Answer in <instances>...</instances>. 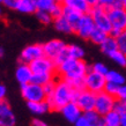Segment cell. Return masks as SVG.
<instances>
[{
	"label": "cell",
	"instance_id": "e0dca14e",
	"mask_svg": "<svg viewBox=\"0 0 126 126\" xmlns=\"http://www.w3.org/2000/svg\"><path fill=\"white\" fill-rule=\"evenodd\" d=\"M60 2L63 6L75 9V11L80 12L81 14H87L92 9V7L88 5L86 0H61Z\"/></svg>",
	"mask_w": 126,
	"mask_h": 126
},
{
	"label": "cell",
	"instance_id": "bcb514c9",
	"mask_svg": "<svg viewBox=\"0 0 126 126\" xmlns=\"http://www.w3.org/2000/svg\"><path fill=\"white\" fill-rule=\"evenodd\" d=\"M122 6H123V7H124V8H125V9H126V0H125V1H124V2H123V5H122Z\"/></svg>",
	"mask_w": 126,
	"mask_h": 126
},
{
	"label": "cell",
	"instance_id": "52a82bcc",
	"mask_svg": "<svg viewBox=\"0 0 126 126\" xmlns=\"http://www.w3.org/2000/svg\"><path fill=\"white\" fill-rule=\"evenodd\" d=\"M116 102H117V97L108 94L107 92H101L96 94L95 111L103 117L108 112L113 110Z\"/></svg>",
	"mask_w": 126,
	"mask_h": 126
},
{
	"label": "cell",
	"instance_id": "d6a6232c",
	"mask_svg": "<svg viewBox=\"0 0 126 126\" xmlns=\"http://www.w3.org/2000/svg\"><path fill=\"white\" fill-rule=\"evenodd\" d=\"M117 43H118L119 50L126 53V32H123L119 36H117Z\"/></svg>",
	"mask_w": 126,
	"mask_h": 126
},
{
	"label": "cell",
	"instance_id": "83f0119b",
	"mask_svg": "<svg viewBox=\"0 0 126 126\" xmlns=\"http://www.w3.org/2000/svg\"><path fill=\"white\" fill-rule=\"evenodd\" d=\"M54 80V74H34L32 82L41 86H45L47 82Z\"/></svg>",
	"mask_w": 126,
	"mask_h": 126
},
{
	"label": "cell",
	"instance_id": "7c38bea8",
	"mask_svg": "<svg viewBox=\"0 0 126 126\" xmlns=\"http://www.w3.org/2000/svg\"><path fill=\"white\" fill-rule=\"evenodd\" d=\"M66 46H67V44L63 39H59V38L50 39V41H47V42H45L43 44L44 56L49 57L52 60H56L65 51Z\"/></svg>",
	"mask_w": 126,
	"mask_h": 126
},
{
	"label": "cell",
	"instance_id": "9a60e30c",
	"mask_svg": "<svg viewBox=\"0 0 126 126\" xmlns=\"http://www.w3.org/2000/svg\"><path fill=\"white\" fill-rule=\"evenodd\" d=\"M60 112H61V115H63V117L66 119V122L71 123V124H74L81 116L83 115V112L80 109V107L74 101L61 108Z\"/></svg>",
	"mask_w": 126,
	"mask_h": 126
},
{
	"label": "cell",
	"instance_id": "8fae6325",
	"mask_svg": "<svg viewBox=\"0 0 126 126\" xmlns=\"http://www.w3.org/2000/svg\"><path fill=\"white\" fill-rule=\"evenodd\" d=\"M96 28L95 23H94V20H93L92 15L87 13V14H83L81 16L80 21L78 22V24L74 28V32L82 39H89L92 32L94 31V29Z\"/></svg>",
	"mask_w": 126,
	"mask_h": 126
},
{
	"label": "cell",
	"instance_id": "f546056e",
	"mask_svg": "<svg viewBox=\"0 0 126 126\" xmlns=\"http://www.w3.org/2000/svg\"><path fill=\"white\" fill-rule=\"evenodd\" d=\"M90 69L94 71V72H96V73L102 74V75H107V73L110 71L109 67H108L104 63H101V61H96V63H94V64L90 66Z\"/></svg>",
	"mask_w": 126,
	"mask_h": 126
},
{
	"label": "cell",
	"instance_id": "816d5d0a",
	"mask_svg": "<svg viewBox=\"0 0 126 126\" xmlns=\"http://www.w3.org/2000/svg\"><path fill=\"white\" fill-rule=\"evenodd\" d=\"M125 32H126V29H125Z\"/></svg>",
	"mask_w": 126,
	"mask_h": 126
},
{
	"label": "cell",
	"instance_id": "7bdbcfd3",
	"mask_svg": "<svg viewBox=\"0 0 126 126\" xmlns=\"http://www.w3.org/2000/svg\"><path fill=\"white\" fill-rule=\"evenodd\" d=\"M5 56V49L2 46H0V58H2Z\"/></svg>",
	"mask_w": 126,
	"mask_h": 126
},
{
	"label": "cell",
	"instance_id": "4316f807",
	"mask_svg": "<svg viewBox=\"0 0 126 126\" xmlns=\"http://www.w3.org/2000/svg\"><path fill=\"white\" fill-rule=\"evenodd\" d=\"M109 58H110L111 60L113 61L118 67H123V68L126 67V54L124 53L123 51H120V50H117V51L113 52Z\"/></svg>",
	"mask_w": 126,
	"mask_h": 126
},
{
	"label": "cell",
	"instance_id": "681fc988",
	"mask_svg": "<svg viewBox=\"0 0 126 126\" xmlns=\"http://www.w3.org/2000/svg\"><path fill=\"white\" fill-rule=\"evenodd\" d=\"M0 126H5V125H1V124H0Z\"/></svg>",
	"mask_w": 126,
	"mask_h": 126
},
{
	"label": "cell",
	"instance_id": "d4e9b609",
	"mask_svg": "<svg viewBox=\"0 0 126 126\" xmlns=\"http://www.w3.org/2000/svg\"><path fill=\"white\" fill-rule=\"evenodd\" d=\"M103 124L105 126H120V122H122V115H119L117 111L112 110L110 112H108L107 115H104L102 117Z\"/></svg>",
	"mask_w": 126,
	"mask_h": 126
},
{
	"label": "cell",
	"instance_id": "f907efd6",
	"mask_svg": "<svg viewBox=\"0 0 126 126\" xmlns=\"http://www.w3.org/2000/svg\"><path fill=\"white\" fill-rule=\"evenodd\" d=\"M124 102H125V104H126V101H124Z\"/></svg>",
	"mask_w": 126,
	"mask_h": 126
},
{
	"label": "cell",
	"instance_id": "c3c4849f",
	"mask_svg": "<svg viewBox=\"0 0 126 126\" xmlns=\"http://www.w3.org/2000/svg\"><path fill=\"white\" fill-rule=\"evenodd\" d=\"M101 126H105V125H104V124H102V125H101Z\"/></svg>",
	"mask_w": 126,
	"mask_h": 126
},
{
	"label": "cell",
	"instance_id": "ab89813d",
	"mask_svg": "<svg viewBox=\"0 0 126 126\" xmlns=\"http://www.w3.org/2000/svg\"><path fill=\"white\" fill-rule=\"evenodd\" d=\"M6 96H7V88H6L5 84L0 83V102H1V101H5V99H6Z\"/></svg>",
	"mask_w": 126,
	"mask_h": 126
},
{
	"label": "cell",
	"instance_id": "f5cc1de1",
	"mask_svg": "<svg viewBox=\"0 0 126 126\" xmlns=\"http://www.w3.org/2000/svg\"><path fill=\"white\" fill-rule=\"evenodd\" d=\"M125 54H126V53H125Z\"/></svg>",
	"mask_w": 126,
	"mask_h": 126
},
{
	"label": "cell",
	"instance_id": "f1b7e54d",
	"mask_svg": "<svg viewBox=\"0 0 126 126\" xmlns=\"http://www.w3.org/2000/svg\"><path fill=\"white\" fill-rule=\"evenodd\" d=\"M35 15H36V19L38 20L42 24L47 26V24H50V23H53V17H52V15L50 14L49 12L37 11L36 13H35Z\"/></svg>",
	"mask_w": 126,
	"mask_h": 126
},
{
	"label": "cell",
	"instance_id": "5bb4252c",
	"mask_svg": "<svg viewBox=\"0 0 126 126\" xmlns=\"http://www.w3.org/2000/svg\"><path fill=\"white\" fill-rule=\"evenodd\" d=\"M103 124L102 116L95 110L83 112V115L74 123V126H101Z\"/></svg>",
	"mask_w": 126,
	"mask_h": 126
},
{
	"label": "cell",
	"instance_id": "277c9868",
	"mask_svg": "<svg viewBox=\"0 0 126 126\" xmlns=\"http://www.w3.org/2000/svg\"><path fill=\"white\" fill-rule=\"evenodd\" d=\"M21 96L24 101L29 102H39V101H45L46 94L44 92V87L41 84L34 83H27L24 86H21Z\"/></svg>",
	"mask_w": 126,
	"mask_h": 126
},
{
	"label": "cell",
	"instance_id": "7402d4cb",
	"mask_svg": "<svg viewBox=\"0 0 126 126\" xmlns=\"http://www.w3.org/2000/svg\"><path fill=\"white\" fill-rule=\"evenodd\" d=\"M65 51L67 53V57L72 59H83L86 56L84 49L79 44H67Z\"/></svg>",
	"mask_w": 126,
	"mask_h": 126
},
{
	"label": "cell",
	"instance_id": "603a6c76",
	"mask_svg": "<svg viewBox=\"0 0 126 126\" xmlns=\"http://www.w3.org/2000/svg\"><path fill=\"white\" fill-rule=\"evenodd\" d=\"M105 79H107V82L109 83H113L116 86H122V84L126 83V78L125 75L120 73L119 71L117 69H110L109 72L107 73V75H105Z\"/></svg>",
	"mask_w": 126,
	"mask_h": 126
},
{
	"label": "cell",
	"instance_id": "8d00e7d4",
	"mask_svg": "<svg viewBox=\"0 0 126 126\" xmlns=\"http://www.w3.org/2000/svg\"><path fill=\"white\" fill-rule=\"evenodd\" d=\"M98 5L102 6L103 8H105V9H110L111 7H113V6L118 4H117V0H99Z\"/></svg>",
	"mask_w": 126,
	"mask_h": 126
},
{
	"label": "cell",
	"instance_id": "f35d334b",
	"mask_svg": "<svg viewBox=\"0 0 126 126\" xmlns=\"http://www.w3.org/2000/svg\"><path fill=\"white\" fill-rule=\"evenodd\" d=\"M31 126H49L45 120H43L41 118H35L31 120Z\"/></svg>",
	"mask_w": 126,
	"mask_h": 126
},
{
	"label": "cell",
	"instance_id": "2e32d148",
	"mask_svg": "<svg viewBox=\"0 0 126 126\" xmlns=\"http://www.w3.org/2000/svg\"><path fill=\"white\" fill-rule=\"evenodd\" d=\"M32 78H34V73L30 68V65L20 63L15 68V79L20 83V86H24L32 82Z\"/></svg>",
	"mask_w": 126,
	"mask_h": 126
},
{
	"label": "cell",
	"instance_id": "7a4b0ae2",
	"mask_svg": "<svg viewBox=\"0 0 126 126\" xmlns=\"http://www.w3.org/2000/svg\"><path fill=\"white\" fill-rule=\"evenodd\" d=\"M77 92L78 90H75L67 81L60 78L59 80H57L53 94L46 97V102L49 103L51 110L60 111L63 107L74 101Z\"/></svg>",
	"mask_w": 126,
	"mask_h": 126
},
{
	"label": "cell",
	"instance_id": "e575fe53",
	"mask_svg": "<svg viewBox=\"0 0 126 126\" xmlns=\"http://www.w3.org/2000/svg\"><path fill=\"white\" fill-rule=\"evenodd\" d=\"M20 0H2V6L8 9H12V11H16L17 8V5H19Z\"/></svg>",
	"mask_w": 126,
	"mask_h": 126
},
{
	"label": "cell",
	"instance_id": "484cf974",
	"mask_svg": "<svg viewBox=\"0 0 126 126\" xmlns=\"http://www.w3.org/2000/svg\"><path fill=\"white\" fill-rule=\"evenodd\" d=\"M110 34H108L105 31L101 30L98 28H95L94 31L92 32V35H90V37H89V41L92 43H94V44H96V45H101V44L107 39V37Z\"/></svg>",
	"mask_w": 126,
	"mask_h": 126
},
{
	"label": "cell",
	"instance_id": "d590c367",
	"mask_svg": "<svg viewBox=\"0 0 126 126\" xmlns=\"http://www.w3.org/2000/svg\"><path fill=\"white\" fill-rule=\"evenodd\" d=\"M113 110L117 111L119 115H123V113H125L126 112V104L124 101H120V99L117 98V102L115 104V108H113Z\"/></svg>",
	"mask_w": 126,
	"mask_h": 126
},
{
	"label": "cell",
	"instance_id": "6da1fadb",
	"mask_svg": "<svg viewBox=\"0 0 126 126\" xmlns=\"http://www.w3.org/2000/svg\"><path fill=\"white\" fill-rule=\"evenodd\" d=\"M90 66L83 59L67 58L57 66V73L72 86L75 90L84 88V77L89 72Z\"/></svg>",
	"mask_w": 126,
	"mask_h": 126
},
{
	"label": "cell",
	"instance_id": "1f68e13d",
	"mask_svg": "<svg viewBox=\"0 0 126 126\" xmlns=\"http://www.w3.org/2000/svg\"><path fill=\"white\" fill-rule=\"evenodd\" d=\"M56 84H57V80H52L50 82H47L45 86H43L44 87V92L46 94V97H49V96H51L53 94L54 89H56Z\"/></svg>",
	"mask_w": 126,
	"mask_h": 126
},
{
	"label": "cell",
	"instance_id": "30bf717a",
	"mask_svg": "<svg viewBox=\"0 0 126 126\" xmlns=\"http://www.w3.org/2000/svg\"><path fill=\"white\" fill-rule=\"evenodd\" d=\"M43 56H44L43 44H39V43L29 44V45L24 46L22 51H21V53H20V63L30 64L36 59L43 57Z\"/></svg>",
	"mask_w": 126,
	"mask_h": 126
},
{
	"label": "cell",
	"instance_id": "cb8c5ba5",
	"mask_svg": "<svg viewBox=\"0 0 126 126\" xmlns=\"http://www.w3.org/2000/svg\"><path fill=\"white\" fill-rule=\"evenodd\" d=\"M82 15H83V14H81L80 12H78V11H75V9H72V8L65 7V6H64V9H63V16H64V17H65V19L67 20L74 28H75V26L78 24V22L80 21V19H81V16Z\"/></svg>",
	"mask_w": 126,
	"mask_h": 126
},
{
	"label": "cell",
	"instance_id": "b9f144b4",
	"mask_svg": "<svg viewBox=\"0 0 126 126\" xmlns=\"http://www.w3.org/2000/svg\"><path fill=\"white\" fill-rule=\"evenodd\" d=\"M120 126H126V112L122 115V122H120Z\"/></svg>",
	"mask_w": 126,
	"mask_h": 126
},
{
	"label": "cell",
	"instance_id": "5b68a950",
	"mask_svg": "<svg viewBox=\"0 0 126 126\" xmlns=\"http://www.w3.org/2000/svg\"><path fill=\"white\" fill-rule=\"evenodd\" d=\"M89 14L92 15L96 28H98L101 30L105 31L108 34H111L112 27H111L110 20H109V15H108V9H105V8H103L102 6L97 5L95 7H92Z\"/></svg>",
	"mask_w": 126,
	"mask_h": 126
},
{
	"label": "cell",
	"instance_id": "9c48e42d",
	"mask_svg": "<svg viewBox=\"0 0 126 126\" xmlns=\"http://www.w3.org/2000/svg\"><path fill=\"white\" fill-rule=\"evenodd\" d=\"M74 102L80 107L82 112H88V111L95 110L96 103V94L93 92H89L86 88L78 90Z\"/></svg>",
	"mask_w": 126,
	"mask_h": 126
},
{
	"label": "cell",
	"instance_id": "8992f818",
	"mask_svg": "<svg viewBox=\"0 0 126 126\" xmlns=\"http://www.w3.org/2000/svg\"><path fill=\"white\" fill-rule=\"evenodd\" d=\"M105 86H107L105 75H102L99 73H96L92 69H89V72L84 77V88L89 92L98 94L101 92H104Z\"/></svg>",
	"mask_w": 126,
	"mask_h": 126
},
{
	"label": "cell",
	"instance_id": "ffe728a7",
	"mask_svg": "<svg viewBox=\"0 0 126 126\" xmlns=\"http://www.w3.org/2000/svg\"><path fill=\"white\" fill-rule=\"evenodd\" d=\"M53 27L60 34L71 35L72 32H74V27L64 16H60V17H57V19L53 20Z\"/></svg>",
	"mask_w": 126,
	"mask_h": 126
},
{
	"label": "cell",
	"instance_id": "ba28073f",
	"mask_svg": "<svg viewBox=\"0 0 126 126\" xmlns=\"http://www.w3.org/2000/svg\"><path fill=\"white\" fill-rule=\"evenodd\" d=\"M29 65L34 74H56L57 73V65L54 60L50 59L46 56L36 59Z\"/></svg>",
	"mask_w": 126,
	"mask_h": 126
},
{
	"label": "cell",
	"instance_id": "4dcf8cb0",
	"mask_svg": "<svg viewBox=\"0 0 126 126\" xmlns=\"http://www.w3.org/2000/svg\"><path fill=\"white\" fill-rule=\"evenodd\" d=\"M63 9H64V6L61 5L60 1H58L57 4L52 7V9H51L49 13L52 15V17H53V20H54V19H57V17L63 16Z\"/></svg>",
	"mask_w": 126,
	"mask_h": 126
},
{
	"label": "cell",
	"instance_id": "4fadbf2b",
	"mask_svg": "<svg viewBox=\"0 0 126 126\" xmlns=\"http://www.w3.org/2000/svg\"><path fill=\"white\" fill-rule=\"evenodd\" d=\"M0 124L5 126H15L16 124L15 113L6 99L0 102Z\"/></svg>",
	"mask_w": 126,
	"mask_h": 126
},
{
	"label": "cell",
	"instance_id": "d6986e66",
	"mask_svg": "<svg viewBox=\"0 0 126 126\" xmlns=\"http://www.w3.org/2000/svg\"><path fill=\"white\" fill-rule=\"evenodd\" d=\"M99 49H101V51H102L105 56L110 57L113 52H116L117 50H119L118 43H117V37L112 36V35H109L107 37V39L99 45Z\"/></svg>",
	"mask_w": 126,
	"mask_h": 126
},
{
	"label": "cell",
	"instance_id": "f6af8a7d",
	"mask_svg": "<svg viewBox=\"0 0 126 126\" xmlns=\"http://www.w3.org/2000/svg\"><path fill=\"white\" fill-rule=\"evenodd\" d=\"M125 0H117V4L118 5H123V2H124Z\"/></svg>",
	"mask_w": 126,
	"mask_h": 126
},
{
	"label": "cell",
	"instance_id": "ac0fdd59",
	"mask_svg": "<svg viewBox=\"0 0 126 126\" xmlns=\"http://www.w3.org/2000/svg\"><path fill=\"white\" fill-rule=\"evenodd\" d=\"M27 107L28 110L30 111V113L35 116H43L51 110L46 99L45 101H39V102H29V103H27Z\"/></svg>",
	"mask_w": 126,
	"mask_h": 126
},
{
	"label": "cell",
	"instance_id": "44dd1931",
	"mask_svg": "<svg viewBox=\"0 0 126 126\" xmlns=\"http://www.w3.org/2000/svg\"><path fill=\"white\" fill-rule=\"evenodd\" d=\"M16 11L21 14H35L37 12L36 0H20Z\"/></svg>",
	"mask_w": 126,
	"mask_h": 126
},
{
	"label": "cell",
	"instance_id": "74e56055",
	"mask_svg": "<svg viewBox=\"0 0 126 126\" xmlns=\"http://www.w3.org/2000/svg\"><path fill=\"white\" fill-rule=\"evenodd\" d=\"M117 98L120 101H126V83L122 84L119 87L118 94H117Z\"/></svg>",
	"mask_w": 126,
	"mask_h": 126
},
{
	"label": "cell",
	"instance_id": "60d3db41",
	"mask_svg": "<svg viewBox=\"0 0 126 126\" xmlns=\"http://www.w3.org/2000/svg\"><path fill=\"white\" fill-rule=\"evenodd\" d=\"M88 2V5L90 6V7H95V6H97L99 2V0H86Z\"/></svg>",
	"mask_w": 126,
	"mask_h": 126
},
{
	"label": "cell",
	"instance_id": "3957f363",
	"mask_svg": "<svg viewBox=\"0 0 126 126\" xmlns=\"http://www.w3.org/2000/svg\"><path fill=\"white\" fill-rule=\"evenodd\" d=\"M108 15L110 20L112 31V36H119L120 34L125 32L126 29V9L123 7L122 5H116L110 9H108Z\"/></svg>",
	"mask_w": 126,
	"mask_h": 126
},
{
	"label": "cell",
	"instance_id": "7dc6e473",
	"mask_svg": "<svg viewBox=\"0 0 126 126\" xmlns=\"http://www.w3.org/2000/svg\"><path fill=\"white\" fill-rule=\"evenodd\" d=\"M1 2H2V0H0V4H1Z\"/></svg>",
	"mask_w": 126,
	"mask_h": 126
},
{
	"label": "cell",
	"instance_id": "ee69618b",
	"mask_svg": "<svg viewBox=\"0 0 126 126\" xmlns=\"http://www.w3.org/2000/svg\"><path fill=\"white\" fill-rule=\"evenodd\" d=\"M2 14H4V8H2V4H0V19H1Z\"/></svg>",
	"mask_w": 126,
	"mask_h": 126
},
{
	"label": "cell",
	"instance_id": "836d02e7",
	"mask_svg": "<svg viewBox=\"0 0 126 126\" xmlns=\"http://www.w3.org/2000/svg\"><path fill=\"white\" fill-rule=\"evenodd\" d=\"M118 90H119V86H116V84H113V83H109V82H107V86H105L104 92H107L108 94H110V95L117 97Z\"/></svg>",
	"mask_w": 126,
	"mask_h": 126
}]
</instances>
